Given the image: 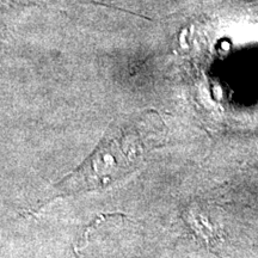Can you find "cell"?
<instances>
[{"label": "cell", "mask_w": 258, "mask_h": 258, "mask_svg": "<svg viewBox=\"0 0 258 258\" xmlns=\"http://www.w3.org/2000/svg\"><path fill=\"white\" fill-rule=\"evenodd\" d=\"M18 4H48V3H54L57 0H14Z\"/></svg>", "instance_id": "1"}]
</instances>
